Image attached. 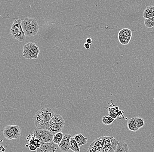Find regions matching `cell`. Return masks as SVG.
<instances>
[{
  "label": "cell",
  "instance_id": "6da1fadb",
  "mask_svg": "<svg viewBox=\"0 0 154 152\" xmlns=\"http://www.w3.org/2000/svg\"><path fill=\"white\" fill-rule=\"evenodd\" d=\"M113 138L102 137L96 139L89 146L87 152H114L116 148H112L111 145L117 142Z\"/></svg>",
  "mask_w": 154,
  "mask_h": 152
},
{
  "label": "cell",
  "instance_id": "7a4b0ae2",
  "mask_svg": "<svg viewBox=\"0 0 154 152\" xmlns=\"http://www.w3.org/2000/svg\"><path fill=\"white\" fill-rule=\"evenodd\" d=\"M55 114L54 112L51 108L41 109L34 116L35 125L37 128L46 129Z\"/></svg>",
  "mask_w": 154,
  "mask_h": 152
},
{
  "label": "cell",
  "instance_id": "3957f363",
  "mask_svg": "<svg viewBox=\"0 0 154 152\" xmlns=\"http://www.w3.org/2000/svg\"><path fill=\"white\" fill-rule=\"evenodd\" d=\"M21 25L26 36L30 37L38 33L39 26L35 19L27 17L22 21Z\"/></svg>",
  "mask_w": 154,
  "mask_h": 152
},
{
  "label": "cell",
  "instance_id": "277c9868",
  "mask_svg": "<svg viewBox=\"0 0 154 152\" xmlns=\"http://www.w3.org/2000/svg\"><path fill=\"white\" fill-rule=\"evenodd\" d=\"M65 123V121L60 114H55L51 119L46 129L54 135L57 133L62 132Z\"/></svg>",
  "mask_w": 154,
  "mask_h": 152
},
{
  "label": "cell",
  "instance_id": "5b68a950",
  "mask_svg": "<svg viewBox=\"0 0 154 152\" xmlns=\"http://www.w3.org/2000/svg\"><path fill=\"white\" fill-rule=\"evenodd\" d=\"M22 20L16 19L11 25V34L13 38L20 42H23L26 39V36L22 27Z\"/></svg>",
  "mask_w": 154,
  "mask_h": 152
},
{
  "label": "cell",
  "instance_id": "8992f818",
  "mask_svg": "<svg viewBox=\"0 0 154 152\" xmlns=\"http://www.w3.org/2000/svg\"><path fill=\"white\" fill-rule=\"evenodd\" d=\"M40 50L35 44L28 43L25 44L23 50V56L26 59H37Z\"/></svg>",
  "mask_w": 154,
  "mask_h": 152
},
{
  "label": "cell",
  "instance_id": "52a82bcc",
  "mask_svg": "<svg viewBox=\"0 0 154 152\" xmlns=\"http://www.w3.org/2000/svg\"><path fill=\"white\" fill-rule=\"evenodd\" d=\"M53 137L54 135L46 129L37 128L32 135V138H37L44 143L52 142Z\"/></svg>",
  "mask_w": 154,
  "mask_h": 152
},
{
  "label": "cell",
  "instance_id": "ba28073f",
  "mask_svg": "<svg viewBox=\"0 0 154 152\" xmlns=\"http://www.w3.org/2000/svg\"><path fill=\"white\" fill-rule=\"evenodd\" d=\"M132 37V31L129 29H122L119 32L118 39L119 42L123 45H127L131 41Z\"/></svg>",
  "mask_w": 154,
  "mask_h": 152
},
{
  "label": "cell",
  "instance_id": "9c48e42d",
  "mask_svg": "<svg viewBox=\"0 0 154 152\" xmlns=\"http://www.w3.org/2000/svg\"><path fill=\"white\" fill-rule=\"evenodd\" d=\"M58 146L54 142L44 143L41 142V146L35 152H57Z\"/></svg>",
  "mask_w": 154,
  "mask_h": 152
},
{
  "label": "cell",
  "instance_id": "30bf717a",
  "mask_svg": "<svg viewBox=\"0 0 154 152\" xmlns=\"http://www.w3.org/2000/svg\"><path fill=\"white\" fill-rule=\"evenodd\" d=\"M72 137V135L66 133L63 134L62 141L58 145V147L61 152H67L70 150L69 142Z\"/></svg>",
  "mask_w": 154,
  "mask_h": 152
},
{
  "label": "cell",
  "instance_id": "8fae6325",
  "mask_svg": "<svg viewBox=\"0 0 154 152\" xmlns=\"http://www.w3.org/2000/svg\"><path fill=\"white\" fill-rule=\"evenodd\" d=\"M74 139L79 145V147H80L82 146L87 144L88 138L84 137L82 133L74 135Z\"/></svg>",
  "mask_w": 154,
  "mask_h": 152
},
{
  "label": "cell",
  "instance_id": "7c38bea8",
  "mask_svg": "<svg viewBox=\"0 0 154 152\" xmlns=\"http://www.w3.org/2000/svg\"><path fill=\"white\" fill-rule=\"evenodd\" d=\"M143 17L145 19H149L154 17V6H149L144 10L143 14Z\"/></svg>",
  "mask_w": 154,
  "mask_h": 152
},
{
  "label": "cell",
  "instance_id": "4fadbf2b",
  "mask_svg": "<svg viewBox=\"0 0 154 152\" xmlns=\"http://www.w3.org/2000/svg\"><path fill=\"white\" fill-rule=\"evenodd\" d=\"M114 152H130V151L127 143L120 142L117 144Z\"/></svg>",
  "mask_w": 154,
  "mask_h": 152
},
{
  "label": "cell",
  "instance_id": "5bb4252c",
  "mask_svg": "<svg viewBox=\"0 0 154 152\" xmlns=\"http://www.w3.org/2000/svg\"><path fill=\"white\" fill-rule=\"evenodd\" d=\"M3 133L4 137L8 140H11L14 139V135L10 129L9 126H7L4 128Z\"/></svg>",
  "mask_w": 154,
  "mask_h": 152
},
{
  "label": "cell",
  "instance_id": "9a60e30c",
  "mask_svg": "<svg viewBox=\"0 0 154 152\" xmlns=\"http://www.w3.org/2000/svg\"><path fill=\"white\" fill-rule=\"evenodd\" d=\"M9 126L10 129L14 135V139L19 138L21 135V132L19 126L14 125Z\"/></svg>",
  "mask_w": 154,
  "mask_h": 152
},
{
  "label": "cell",
  "instance_id": "2e32d148",
  "mask_svg": "<svg viewBox=\"0 0 154 152\" xmlns=\"http://www.w3.org/2000/svg\"><path fill=\"white\" fill-rule=\"evenodd\" d=\"M69 149L74 152H80V147L73 137H72L69 142Z\"/></svg>",
  "mask_w": 154,
  "mask_h": 152
},
{
  "label": "cell",
  "instance_id": "e0dca14e",
  "mask_svg": "<svg viewBox=\"0 0 154 152\" xmlns=\"http://www.w3.org/2000/svg\"><path fill=\"white\" fill-rule=\"evenodd\" d=\"M63 137V134L62 132L57 133L54 135L53 138V142L58 146Z\"/></svg>",
  "mask_w": 154,
  "mask_h": 152
},
{
  "label": "cell",
  "instance_id": "ac0fdd59",
  "mask_svg": "<svg viewBox=\"0 0 154 152\" xmlns=\"http://www.w3.org/2000/svg\"><path fill=\"white\" fill-rule=\"evenodd\" d=\"M133 118L135 124L138 130L140 128L143 127L145 125L144 119L143 118H140V117H135V118Z\"/></svg>",
  "mask_w": 154,
  "mask_h": 152
},
{
  "label": "cell",
  "instance_id": "d6986e66",
  "mask_svg": "<svg viewBox=\"0 0 154 152\" xmlns=\"http://www.w3.org/2000/svg\"><path fill=\"white\" fill-rule=\"evenodd\" d=\"M127 126H128L129 129L131 131L135 132L138 131V129H137V127L133 118L129 119L128 123H127Z\"/></svg>",
  "mask_w": 154,
  "mask_h": 152
},
{
  "label": "cell",
  "instance_id": "ffe728a7",
  "mask_svg": "<svg viewBox=\"0 0 154 152\" xmlns=\"http://www.w3.org/2000/svg\"><path fill=\"white\" fill-rule=\"evenodd\" d=\"M118 110H119L118 109L116 110L113 107H110L109 108V116L115 120L118 116Z\"/></svg>",
  "mask_w": 154,
  "mask_h": 152
},
{
  "label": "cell",
  "instance_id": "44dd1931",
  "mask_svg": "<svg viewBox=\"0 0 154 152\" xmlns=\"http://www.w3.org/2000/svg\"><path fill=\"white\" fill-rule=\"evenodd\" d=\"M41 142L39 139L36 138H32L29 142V145H33L36 147V148H38L41 146Z\"/></svg>",
  "mask_w": 154,
  "mask_h": 152
},
{
  "label": "cell",
  "instance_id": "7402d4cb",
  "mask_svg": "<svg viewBox=\"0 0 154 152\" xmlns=\"http://www.w3.org/2000/svg\"><path fill=\"white\" fill-rule=\"evenodd\" d=\"M115 119H113L109 116H105L103 117L102 122L103 124L106 125H109L112 124Z\"/></svg>",
  "mask_w": 154,
  "mask_h": 152
},
{
  "label": "cell",
  "instance_id": "603a6c76",
  "mask_svg": "<svg viewBox=\"0 0 154 152\" xmlns=\"http://www.w3.org/2000/svg\"><path fill=\"white\" fill-rule=\"evenodd\" d=\"M144 25L148 28H152L154 26V17L149 19H145Z\"/></svg>",
  "mask_w": 154,
  "mask_h": 152
},
{
  "label": "cell",
  "instance_id": "cb8c5ba5",
  "mask_svg": "<svg viewBox=\"0 0 154 152\" xmlns=\"http://www.w3.org/2000/svg\"><path fill=\"white\" fill-rule=\"evenodd\" d=\"M29 148L30 150L31 151H35L36 149H37V148H36L35 146L32 145H29Z\"/></svg>",
  "mask_w": 154,
  "mask_h": 152
},
{
  "label": "cell",
  "instance_id": "d4e9b609",
  "mask_svg": "<svg viewBox=\"0 0 154 152\" xmlns=\"http://www.w3.org/2000/svg\"><path fill=\"white\" fill-rule=\"evenodd\" d=\"M91 45L88 44V43H85V44H84V48H85L86 50H89V49H90V48H91Z\"/></svg>",
  "mask_w": 154,
  "mask_h": 152
},
{
  "label": "cell",
  "instance_id": "484cf974",
  "mask_svg": "<svg viewBox=\"0 0 154 152\" xmlns=\"http://www.w3.org/2000/svg\"><path fill=\"white\" fill-rule=\"evenodd\" d=\"M86 43L91 45V44L92 43V39H91V38H87L86 39Z\"/></svg>",
  "mask_w": 154,
  "mask_h": 152
},
{
  "label": "cell",
  "instance_id": "4316f807",
  "mask_svg": "<svg viewBox=\"0 0 154 152\" xmlns=\"http://www.w3.org/2000/svg\"><path fill=\"white\" fill-rule=\"evenodd\" d=\"M5 149L4 147L2 145H1L0 146V151H1V152L2 151H3V152H5Z\"/></svg>",
  "mask_w": 154,
  "mask_h": 152
}]
</instances>
